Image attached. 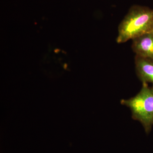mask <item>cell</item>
Returning <instances> with one entry per match:
<instances>
[{
  "instance_id": "6da1fadb",
  "label": "cell",
  "mask_w": 153,
  "mask_h": 153,
  "mask_svg": "<svg viewBox=\"0 0 153 153\" xmlns=\"http://www.w3.org/2000/svg\"><path fill=\"white\" fill-rule=\"evenodd\" d=\"M118 30L116 41L118 44L153 33V10L143 6H132L121 22Z\"/></svg>"
},
{
  "instance_id": "7a4b0ae2",
  "label": "cell",
  "mask_w": 153,
  "mask_h": 153,
  "mask_svg": "<svg viewBox=\"0 0 153 153\" xmlns=\"http://www.w3.org/2000/svg\"><path fill=\"white\" fill-rule=\"evenodd\" d=\"M121 104L129 108L132 118L141 123L146 133H150L153 126V86L150 87L148 83L143 82L137 95L122 100Z\"/></svg>"
},
{
  "instance_id": "3957f363",
  "label": "cell",
  "mask_w": 153,
  "mask_h": 153,
  "mask_svg": "<svg viewBox=\"0 0 153 153\" xmlns=\"http://www.w3.org/2000/svg\"><path fill=\"white\" fill-rule=\"evenodd\" d=\"M132 49L136 56L153 60V33L133 40Z\"/></svg>"
},
{
  "instance_id": "277c9868",
  "label": "cell",
  "mask_w": 153,
  "mask_h": 153,
  "mask_svg": "<svg viewBox=\"0 0 153 153\" xmlns=\"http://www.w3.org/2000/svg\"><path fill=\"white\" fill-rule=\"evenodd\" d=\"M135 64L137 75L142 83H151L153 86V60L136 56Z\"/></svg>"
}]
</instances>
